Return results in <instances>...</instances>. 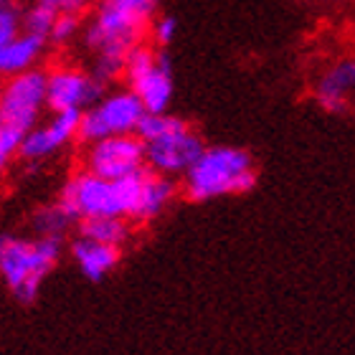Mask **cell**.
Wrapping results in <instances>:
<instances>
[{
  "mask_svg": "<svg viewBox=\"0 0 355 355\" xmlns=\"http://www.w3.org/2000/svg\"><path fill=\"white\" fill-rule=\"evenodd\" d=\"M157 0H99L84 41L96 53L94 76L112 82L125 74L127 56L142 46V33L155 23Z\"/></svg>",
  "mask_w": 355,
  "mask_h": 355,
  "instance_id": "6da1fadb",
  "label": "cell"
},
{
  "mask_svg": "<svg viewBox=\"0 0 355 355\" xmlns=\"http://www.w3.org/2000/svg\"><path fill=\"white\" fill-rule=\"evenodd\" d=\"M148 171V168H145ZM145 171L122 180H104L94 173H76L59 193V203L74 221L84 218H132Z\"/></svg>",
  "mask_w": 355,
  "mask_h": 355,
  "instance_id": "7a4b0ae2",
  "label": "cell"
},
{
  "mask_svg": "<svg viewBox=\"0 0 355 355\" xmlns=\"http://www.w3.org/2000/svg\"><path fill=\"white\" fill-rule=\"evenodd\" d=\"M49 107V74L31 69L10 76L0 99V163L21 155L31 130H36L38 114Z\"/></svg>",
  "mask_w": 355,
  "mask_h": 355,
  "instance_id": "3957f363",
  "label": "cell"
},
{
  "mask_svg": "<svg viewBox=\"0 0 355 355\" xmlns=\"http://www.w3.org/2000/svg\"><path fill=\"white\" fill-rule=\"evenodd\" d=\"M257 183L252 155L241 148L216 145L206 148L191 171L185 173V196L196 203L229 193H246Z\"/></svg>",
  "mask_w": 355,
  "mask_h": 355,
  "instance_id": "277c9868",
  "label": "cell"
},
{
  "mask_svg": "<svg viewBox=\"0 0 355 355\" xmlns=\"http://www.w3.org/2000/svg\"><path fill=\"white\" fill-rule=\"evenodd\" d=\"M61 257V239H28L6 236L0 241V274L10 295L21 304L36 300L41 282Z\"/></svg>",
  "mask_w": 355,
  "mask_h": 355,
  "instance_id": "5b68a950",
  "label": "cell"
},
{
  "mask_svg": "<svg viewBox=\"0 0 355 355\" xmlns=\"http://www.w3.org/2000/svg\"><path fill=\"white\" fill-rule=\"evenodd\" d=\"M127 89L137 94L148 114H163L173 96L171 59L150 46H137L125 61Z\"/></svg>",
  "mask_w": 355,
  "mask_h": 355,
  "instance_id": "8992f818",
  "label": "cell"
},
{
  "mask_svg": "<svg viewBox=\"0 0 355 355\" xmlns=\"http://www.w3.org/2000/svg\"><path fill=\"white\" fill-rule=\"evenodd\" d=\"M145 107L132 94L130 89L125 92H112L102 96L94 107H89L82 114V130H79V140L94 145L99 140H110V137H122V135H137V127L145 119Z\"/></svg>",
  "mask_w": 355,
  "mask_h": 355,
  "instance_id": "52a82bcc",
  "label": "cell"
},
{
  "mask_svg": "<svg viewBox=\"0 0 355 355\" xmlns=\"http://www.w3.org/2000/svg\"><path fill=\"white\" fill-rule=\"evenodd\" d=\"M148 168L145 142L137 135H122L89 145L84 157V171L94 173L104 180H122Z\"/></svg>",
  "mask_w": 355,
  "mask_h": 355,
  "instance_id": "ba28073f",
  "label": "cell"
},
{
  "mask_svg": "<svg viewBox=\"0 0 355 355\" xmlns=\"http://www.w3.org/2000/svg\"><path fill=\"white\" fill-rule=\"evenodd\" d=\"M203 142L191 127L180 122L175 130L157 140L145 142V155H148V168L160 173V175H180L188 173L203 155Z\"/></svg>",
  "mask_w": 355,
  "mask_h": 355,
  "instance_id": "9c48e42d",
  "label": "cell"
},
{
  "mask_svg": "<svg viewBox=\"0 0 355 355\" xmlns=\"http://www.w3.org/2000/svg\"><path fill=\"white\" fill-rule=\"evenodd\" d=\"M102 99V82L79 69H53L49 74V110L82 112Z\"/></svg>",
  "mask_w": 355,
  "mask_h": 355,
  "instance_id": "30bf717a",
  "label": "cell"
},
{
  "mask_svg": "<svg viewBox=\"0 0 355 355\" xmlns=\"http://www.w3.org/2000/svg\"><path fill=\"white\" fill-rule=\"evenodd\" d=\"M71 257L89 282H99L119 264V246H107L79 236L71 244Z\"/></svg>",
  "mask_w": 355,
  "mask_h": 355,
  "instance_id": "8fae6325",
  "label": "cell"
},
{
  "mask_svg": "<svg viewBox=\"0 0 355 355\" xmlns=\"http://www.w3.org/2000/svg\"><path fill=\"white\" fill-rule=\"evenodd\" d=\"M355 89V59L335 64L318 84V102L330 112H343L348 94Z\"/></svg>",
  "mask_w": 355,
  "mask_h": 355,
  "instance_id": "7c38bea8",
  "label": "cell"
},
{
  "mask_svg": "<svg viewBox=\"0 0 355 355\" xmlns=\"http://www.w3.org/2000/svg\"><path fill=\"white\" fill-rule=\"evenodd\" d=\"M175 196V185L168 175H160L155 171H145L140 188V198H137V208H135L132 221H153L157 214H163V208L168 206Z\"/></svg>",
  "mask_w": 355,
  "mask_h": 355,
  "instance_id": "4fadbf2b",
  "label": "cell"
},
{
  "mask_svg": "<svg viewBox=\"0 0 355 355\" xmlns=\"http://www.w3.org/2000/svg\"><path fill=\"white\" fill-rule=\"evenodd\" d=\"M44 46H46L44 36L23 31L15 41H10L8 46H0V71L8 79L23 74V71H31L36 59L41 56V51H44Z\"/></svg>",
  "mask_w": 355,
  "mask_h": 355,
  "instance_id": "5bb4252c",
  "label": "cell"
},
{
  "mask_svg": "<svg viewBox=\"0 0 355 355\" xmlns=\"http://www.w3.org/2000/svg\"><path fill=\"white\" fill-rule=\"evenodd\" d=\"M79 236L107 246H122L130 236L125 218H84L79 221Z\"/></svg>",
  "mask_w": 355,
  "mask_h": 355,
  "instance_id": "9a60e30c",
  "label": "cell"
},
{
  "mask_svg": "<svg viewBox=\"0 0 355 355\" xmlns=\"http://www.w3.org/2000/svg\"><path fill=\"white\" fill-rule=\"evenodd\" d=\"M71 221H74V218L56 203V206L44 208V211H38V214L33 216V229L38 231L41 239H61Z\"/></svg>",
  "mask_w": 355,
  "mask_h": 355,
  "instance_id": "2e32d148",
  "label": "cell"
},
{
  "mask_svg": "<svg viewBox=\"0 0 355 355\" xmlns=\"http://www.w3.org/2000/svg\"><path fill=\"white\" fill-rule=\"evenodd\" d=\"M59 15L61 13H56V10H51L49 6H44V3H38L36 0L33 8H31L28 13H26V18H23V31L49 38L51 36V31H53V23H56Z\"/></svg>",
  "mask_w": 355,
  "mask_h": 355,
  "instance_id": "e0dca14e",
  "label": "cell"
},
{
  "mask_svg": "<svg viewBox=\"0 0 355 355\" xmlns=\"http://www.w3.org/2000/svg\"><path fill=\"white\" fill-rule=\"evenodd\" d=\"M21 21H18V13H15L13 6L3 3V10H0V46H8L10 41L21 36Z\"/></svg>",
  "mask_w": 355,
  "mask_h": 355,
  "instance_id": "ac0fdd59",
  "label": "cell"
},
{
  "mask_svg": "<svg viewBox=\"0 0 355 355\" xmlns=\"http://www.w3.org/2000/svg\"><path fill=\"white\" fill-rule=\"evenodd\" d=\"M76 31H79V15L74 13H61L53 23V31H51V41L53 44H67L71 38L76 36Z\"/></svg>",
  "mask_w": 355,
  "mask_h": 355,
  "instance_id": "d6986e66",
  "label": "cell"
},
{
  "mask_svg": "<svg viewBox=\"0 0 355 355\" xmlns=\"http://www.w3.org/2000/svg\"><path fill=\"white\" fill-rule=\"evenodd\" d=\"M175 31H178V23H175V18H171V15H165V18H155V23L150 26L153 41H155L160 49L171 46V41L175 38Z\"/></svg>",
  "mask_w": 355,
  "mask_h": 355,
  "instance_id": "ffe728a7",
  "label": "cell"
},
{
  "mask_svg": "<svg viewBox=\"0 0 355 355\" xmlns=\"http://www.w3.org/2000/svg\"><path fill=\"white\" fill-rule=\"evenodd\" d=\"M38 3L49 6L56 13H74V15H79L89 6V0H38Z\"/></svg>",
  "mask_w": 355,
  "mask_h": 355,
  "instance_id": "44dd1931",
  "label": "cell"
}]
</instances>
